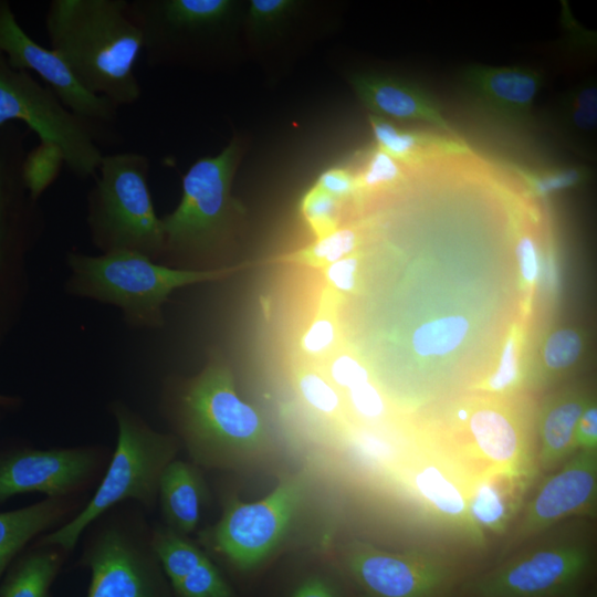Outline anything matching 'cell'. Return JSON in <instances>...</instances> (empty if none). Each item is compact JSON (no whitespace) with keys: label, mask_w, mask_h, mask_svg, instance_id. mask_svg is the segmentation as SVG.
<instances>
[{"label":"cell","mask_w":597,"mask_h":597,"mask_svg":"<svg viewBox=\"0 0 597 597\" xmlns=\"http://www.w3.org/2000/svg\"><path fill=\"white\" fill-rule=\"evenodd\" d=\"M353 449L367 462L380 468H392L395 471L401 462L400 452L390 441L364 428L353 431L350 436Z\"/></svg>","instance_id":"cell-35"},{"label":"cell","mask_w":597,"mask_h":597,"mask_svg":"<svg viewBox=\"0 0 597 597\" xmlns=\"http://www.w3.org/2000/svg\"><path fill=\"white\" fill-rule=\"evenodd\" d=\"M290 597H341V595L325 578L310 576L293 589Z\"/></svg>","instance_id":"cell-46"},{"label":"cell","mask_w":597,"mask_h":597,"mask_svg":"<svg viewBox=\"0 0 597 597\" xmlns=\"http://www.w3.org/2000/svg\"><path fill=\"white\" fill-rule=\"evenodd\" d=\"M584 174V170L576 168L547 171L534 177L533 184L538 191L547 193L576 185L583 180Z\"/></svg>","instance_id":"cell-45"},{"label":"cell","mask_w":597,"mask_h":597,"mask_svg":"<svg viewBox=\"0 0 597 597\" xmlns=\"http://www.w3.org/2000/svg\"><path fill=\"white\" fill-rule=\"evenodd\" d=\"M345 396L352 412L367 423L383 421L389 412L387 398L373 379L346 390Z\"/></svg>","instance_id":"cell-36"},{"label":"cell","mask_w":597,"mask_h":597,"mask_svg":"<svg viewBox=\"0 0 597 597\" xmlns=\"http://www.w3.org/2000/svg\"><path fill=\"white\" fill-rule=\"evenodd\" d=\"M160 503L170 530L181 535L193 532L200 521L205 484L189 463L171 460L158 483Z\"/></svg>","instance_id":"cell-22"},{"label":"cell","mask_w":597,"mask_h":597,"mask_svg":"<svg viewBox=\"0 0 597 597\" xmlns=\"http://www.w3.org/2000/svg\"><path fill=\"white\" fill-rule=\"evenodd\" d=\"M27 134L12 123L0 127V259L17 239L27 206L35 203L22 178Z\"/></svg>","instance_id":"cell-20"},{"label":"cell","mask_w":597,"mask_h":597,"mask_svg":"<svg viewBox=\"0 0 597 597\" xmlns=\"http://www.w3.org/2000/svg\"><path fill=\"white\" fill-rule=\"evenodd\" d=\"M522 324L514 328L505 341L500 357L490 375L475 392L511 396L517 395L522 385V366L520 359Z\"/></svg>","instance_id":"cell-28"},{"label":"cell","mask_w":597,"mask_h":597,"mask_svg":"<svg viewBox=\"0 0 597 597\" xmlns=\"http://www.w3.org/2000/svg\"><path fill=\"white\" fill-rule=\"evenodd\" d=\"M65 165L62 150L54 144L40 142L28 151L22 164V178L33 201H38Z\"/></svg>","instance_id":"cell-29"},{"label":"cell","mask_w":597,"mask_h":597,"mask_svg":"<svg viewBox=\"0 0 597 597\" xmlns=\"http://www.w3.org/2000/svg\"><path fill=\"white\" fill-rule=\"evenodd\" d=\"M64 513L65 504L53 498L0 513V580L23 548Z\"/></svg>","instance_id":"cell-23"},{"label":"cell","mask_w":597,"mask_h":597,"mask_svg":"<svg viewBox=\"0 0 597 597\" xmlns=\"http://www.w3.org/2000/svg\"><path fill=\"white\" fill-rule=\"evenodd\" d=\"M418 432L471 482L494 472L530 480L538 473L533 408L520 394L451 396L422 412Z\"/></svg>","instance_id":"cell-1"},{"label":"cell","mask_w":597,"mask_h":597,"mask_svg":"<svg viewBox=\"0 0 597 597\" xmlns=\"http://www.w3.org/2000/svg\"><path fill=\"white\" fill-rule=\"evenodd\" d=\"M314 185L338 201L350 197L357 190L356 177L344 168L323 171Z\"/></svg>","instance_id":"cell-43"},{"label":"cell","mask_w":597,"mask_h":597,"mask_svg":"<svg viewBox=\"0 0 597 597\" xmlns=\"http://www.w3.org/2000/svg\"><path fill=\"white\" fill-rule=\"evenodd\" d=\"M0 53L11 67L36 74L78 116L102 124L116 118L118 106L85 90L56 52L30 38L7 0H0Z\"/></svg>","instance_id":"cell-14"},{"label":"cell","mask_w":597,"mask_h":597,"mask_svg":"<svg viewBox=\"0 0 597 597\" xmlns=\"http://www.w3.org/2000/svg\"><path fill=\"white\" fill-rule=\"evenodd\" d=\"M238 147L195 161L182 178L178 207L161 219L165 244L197 247L221 227L229 211L230 185Z\"/></svg>","instance_id":"cell-13"},{"label":"cell","mask_w":597,"mask_h":597,"mask_svg":"<svg viewBox=\"0 0 597 597\" xmlns=\"http://www.w3.org/2000/svg\"><path fill=\"white\" fill-rule=\"evenodd\" d=\"M461 78L469 91L486 107L504 118L522 122L528 117L538 93L542 75L528 67H465Z\"/></svg>","instance_id":"cell-18"},{"label":"cell","mask_w":597,"mask_h":597,"mask_svg":"<svg viewBox=\"0 0 597 597\" xmlns=\"http://www.w3.org/2000/svg\"><path fill=\"white\" fill-rule=\"evenodd\" d=\"M14 121L24 123L40 142L56 145L75 176L86 178L98 170L104 124L70 111L48 86L11 67L0 53V127Z\"/></svg>","instance_id":"cell-8"},{"label":"cell","mask_w":597,"mask_h":597,"mask_svg":"<svg viewBox=\"0 0 597 597\" xmlns=\"http://www.w3.org/2000/svg\"><path fill=\"white\" fill-rule=\"evenodd\" d=\"M12 404H13V399L11 397L0 395V406H10Z\"/></svg>","instance_id":"cell-47"},{"label":"cell","mask_w":597,"mask_h":597,"mask_svg":"<svg viewBox=\"0 0 597 597\" xmlns=\"http://www.w3.org/2000/svg\"><path fill=\"white\" fill-rule=\"evenodd\" d=\"M115 415L117 443L100 486L76 516L42 540L43 545L71 551L84 530L115 504L129 499L153 502L159 478L171 461L172 442L124 408L118 407Z\"/></svg>","instance_id":"cell-5"},{"label":"cell","mask_w":597,"mask_h":597,"mask_svg":"<svg viewBox=\"0 0 597 597\" xmlns=\"http://www.w3.org/2000/svg\"><path fill=\"white\" fill-rule=\"evenodd\" d=\"M369 123L378 148L397 161H415L429 147L437 145L431 142V137L401 130L384 117L374 114L369 115Z\"/></svg>","instance_id":"cell-30"},{"label":"cell","mask_w":597,"mask_h":597,"mask_svg":"<svg viewBox=\"0 0 597 597\" xmlns=\"http://www.w3.org/2000/svg\"><path fill=\"white\" fill-rule=\"evenodd\" d=\"M576 450L597 451V406L591 400L583 411L575 430Z\"/></svg>","instance_id":"cell-44"},{"label":"cell","mask_w":597,"mask_h":597,"mask_svg":"<svg viewBox=\"0 0 597 597\" xmlns=\"http://www.w3.org/2000/svg\"><path fill=\"white\" fill-rule=\"evenodd\" d=\"M338 342V327L334 315L322 311L300 337V349L310 358L329 354Z\"/></svg>","instance_id":"cell-37"},{"label":"cell","mask_w":597,"mask_h":597,"mask_svg":"<svg viewBox=\"0 0 597 597\" xmlns=\"http://www.w3.org/2000/svg\"><path fill=\"white\" fill-rule=\"evenodd\" d=\"M582 597H596V596H595V594H593V593L590 591V593L587 594V595L584 594Z\"/></svg>","instance_id":"cell-49"},{"label":"cell","mask_w":597,"mask_h":597,"mask_svg":"<svg viewBox=\"0 0 597 597\" xmlns=\"http://www.w3.org/2000/svg\"><path fill=\"white\" fill-rule=\"evenodd\" d=\"M342 568L358 597H451L467 579L440 551H388L357 540L345 549Z\"/></svg>","instance_id":"cell-9"},{"label":"cell","mask_w":597,"mask_h":597,"mask_svg":"<svg viewBox=\"0 0 597 597\" xmlns=\"http://www.w3.org/2000/svg\"><path fill=\"white\" fill-rule=\"evenodd\" d=\"M172 588L178 597H233L231 587L209 557Z\"/></svg>","instance_id":"cell-34"},{"label":"cell","mask_w":597,"mask_h":597,"mask_svg":"<svg viewBox=\"0 0 597 597\" xmlns=\"http://www.w3.org/2000/svg\"><path fill=\"white\" fill-rule=\"evenodd\" d=\"M86 597H164L155 567L123 533L105 532L88 551Z\"/></svg>","instance_id":"cell-16"},{"label":"cell","mask_w":597,"mask_h":597,"mask_svg":"<svg viewBox=\"0 0 597 597\" xmlns=\"http://www.w3.org/2000/svg\"><path fill=\"white\" fill-rule=\"evenodd\" d=\"M463 597H465V596H463Z\"/></svg>","instance_id":"cell-50"},{"label":"cell","mask_w":597,"mask_h":597,"mask_svg":"<svg viewBox=\"0 0 597 597\" xmlns=\"http://www.w3.org/2000/svg\"><path fill=\"white\" fill-rule=\"evenodd\" d=\"M360 258L355 252L343 258L326 268L322 269L324 279L329 286L341 297L352 295L359 284Z\"/></svg>","instance_id":"cell-40"},{"label":"cell","mask_w":597,"mask_h":597,"mask_svg":"<svg viewBox=\"0 0 597 597\" xmlns=\"http://www.w3.org/2000/svg\"><path fill=\"white\" fill-rule=\"evenodd\" d=\"M401 483L422 509L475 551L486 547V534L470 511L469 478L419 432L396 469Z\"/></svg>","instance_id":"cell-11"},{"label":"cell","mask_w":597,"mask_h":597,"mask_svg":"<svg viewBox=\"0 0 597 597\" xmlns=\"http://www.w3.org/2000/svg\"><path fill=\"white\" fill-rule=\"evenodd\" d=\"M514 255L520 280L531 294L540 271L538 245L531 231H525L515 239Z\"/></svg>","instance_id":"cell-41"},{"label":"cell","mask_w":597,"mask_h":597,"mask_svg":"<svg viewBox=\"0 0 597 597\" xmlns=\"http://www.w3.org/2000/svg\"><path fill=\"white\" fill-rule=\"evenodd\" d=\"M307 475L282 479L264 498L230 500L209 533L212 548L235 567L247 570L263 563L281 543L306 493Z\"/></svg>","instance_id":"cell-10"},{"label":"cell","mask_w":597,"mask_h":597,"mask_svg":"<svg viewBox=\"0 0 597 597\" xmlns=\"http://www.w3.org/2000/svg\"><path fill=\"white\" fill-rule=\"evenodd\" d=\"M100 177L90 193L88 222L94 241L106 252L129 250L150 258L165 245L148 187L145 155H104Z\"/></svg>","instance_id":"cell-4"},{"label":"cell","mask_w":597,"mask_h":597,"mask_svg":"<svg viewBox=\"0 0 597 597\" xmlns=\"http://www.w3.org/2000/svg\"><path fill=\"white\" fill-rule=\"evenodd\" d=\"M350 84L357 97L374 115L426 122L454 135L439 105L417 85L374 73L354 74Z\"/></svg>","instance_id":"cell-17"},{"label":"cell","mask_w":597,"mask_h":597,"mask_svg":"<svg viewBox=\"0 0 597 597\" xmlns=\"http://www.w3.org/2000/svg\"><path fill=\"white\" fill-rule=\"evenodd\" d=\"M44 24L51 49L85 90L118 107L139 100L143 38L127 0H52Z\"/></svg>","instance_id":"cell-2"},{"label":"cell","mask_w":597,"mask_h":597,"mask_svg":"<svg viewBox=\"0 0 597 597\" xmlns=\"http://www.w3.org/2000/svg\"><path fill=\"white\" fill-rule=\"evenodd\" d=\"M593 400L583 389L559 391L543 404L537 417V467L551 473L577 450L575 430L579 417Z\"/></svg>","instance_id":"cell-19"},{"label":"cell","mask_w":597,"mask_h":597,"mask_svg":"<svg viewBox=\"0 0 597 597\" xmlns=\"http://www.w3.org/2000/svg\"><path fill=\"white\" fill-rule=\"evenodd\" d=\"M401 168L399 161L377 148L370 156L364 172L356 178L357 190H374L390 186L399 180Z\"/></svg>","instance_id":"cell-38"},{"label":"cell","mask_w":597,"mask_h":597,"mask_svg":"<svg viewBox=\"0 0 597 597\" xmlns=\"http://www.w3.org/2000/svg\"><path fill=\"white\" fill-rule=\"evenodd\" d=\"M182 415L189 443L203 461L253 454L268 440L264 418L239 396L230 369L221 364L208 366L189 384Z\"/></svg>","instance_id":"cell-7"},{"label":"cell","mask_w":597,"mask_h":597,"mask_svg":"<svg viewBox=\"0 0 597 597\" xmlns=\"http://www.w3.org/2000/svg\"><path fill=\"white\" fill-rule=\"evenodd\" d=\"M295 6L292 0H251L248 18L256 30L272 27Z\"/></svg>","instance_id":"cell-42"},{"label":"cell","mask_w":597,"mask_h":597,"mask_svg":"<svg viewBox=\"0 0 597 597\" xmlns=\"http://www.w3.org/2000/svg\"><path fill=\"white\" fill-rule=\"evenodd\" d=\"M295 384L302 399L316 412L326 416L341 412L343 400L338 390L320 373L301 369L295 375Z\"/></svg>","instance_id":"cell-33"},{"label":"cell","mask_w":597,"mask_h":597,"mask_svg":"<svg viewBox=\"0 0 597 597\" xmlns=\"http://www.w3.org/2000/svg\"><path fill=\"white\" fill-rule=\"evenodd\" d=\"M153 549L171 586L208 558L197 545L172 530L155 532Z\"/></svg>","instance_id":"cell-27"},{"label":"cell","mask_w":597,"mask_h":597,"mask_svg":"<svg viewBox=\"0 0 597 597\" xmlns=\"http://www.w3.org/2000/svg\"><path fill=\"white\" fill-rule=\"evenodd\" d=\"M359 234L352 228H338L333 233L306 247L283 254L275 260L282 263L324 269L327 265L354 254L359 245Z\"/></svg>","instance_id":"cell-26"},{"label":"cell","mask_w":597,"mask_h":597,"mask_svg":"<svg viewBox=\"0 0 597 597\" xmlns=\"http://www.w3.org/2000/svg\"><path fill=\"white\" fill-rule=\"evenodd\" d=\"M559 122L575 144H591L597 127V86L584 83L566 93L559 105Z\"/></svg>","instance_id":"cell-25"},{"label":"cell","mask_w":597,"mask_h":597,"mask_svg":"<svg viewBox=\"0 0 597 597\" xmlns=\"http://www.w3.org/2000/svg\"><path fill=\"white\" fill-rule=\"evenodd\" d=\"M84 449H20L0 457V503L29 492L60 499L82 485L94 469Z\"/></svg>","instance_id":"cell-15"},{"label":"cell","mask_w":597,"mask_h":597,"mask_svg":"<svg viewBox=\"0 0 597 597\" xmlns=\"http://www.w3.org/2000/svg\"><path fill=\"white\" fill-rule=\"evenodd\" d=\"M328 375L335 387L344 391L373 379L366 364L349 352L334 356L328 364Z\"/></svg>","instance_id":"cell-39"},{"label":"cell","mask_w":597,"mask_h":597,"mask_svg":"<svg viewBox=\"0 0 597 597\" xmlns=\"http://www.w3.org/2000/svg\"><path fill=\"white\" fill-rule=\"evenodd\" d=\"M533 480L494 472L474 478L470 485V511L476 525L503 535L520 514Z\"/></svg>","instance_id":"cell-21"},{"label":"cell","mask_w":597,"mask_h":597,"mask_svg":"<svg viewBox=\"0 0 597 597\" xmlns=\"http://www.w3.org/2000/svg\"><path fill=\"white\" fill-rule=\"evenodd\" d=\"M423 292H425V293H431L432 291L425 290V291H422V293H423ZM433 293L440 294L441 291H439V290H433Z\"/></svg>","instance_id":"cell-48"},{"label":"cell","mask_w":597,"mask_h":597,"mask_svg":"<svg viewBox=\"0 0 597 597\" xmlns=\"http://www.w3.org/2000/svg\"><path fill=\"white\" fill-rule=\"evenodd\" d=\"M584 521L572 519L554 526L468 577L459 590L465 597H582L595 559Z\"/></svg>","instance_id":"cell-3"},{"label":"cell","mask_w":597,"mask_h":597,"mask_svg":"<svg viewBox=\"0 0 597 597\" xmlns=\"http://www.w3.org/2000/svg\"><path fill=\"white\" fill-rule=\"evenodd\" d=\"M298 210L315 239H322L339 228L341 201L315 185L302 196Z\"/></svg>","instance_id":"cell-31"},{"label":"cell","mask_w":597,"mask_h":597,"mask_svg":"<svg viewBox=\"0 0 597 597\" xmlns=\"http://www.w3.org/2000/svg\"><path fill=\"white\" fill-rule=\"evenodd\" d=\"M60 567L61 556L55 551L19 555L0 580V597H48Z\"/></svg>","instance_id":"cell-24"},{"label":"cell","mask_w":597,"mask_h":597,"mask_svg":"<svg viewBox=\"0 0 597 597\" xmlns=\"http://www.w3.org/2000/svg\"><path fill=\"white\" fill-rule=\"evenodd\" d=\"M70 264L78 291L121 306L128 320L138 325H156L160 306L174 290L214 281L234 271L170 269L129 250H114L101 256L71 254Z\"/></svg>","instance_id":"cell-6"},{"label":"cell","mask_w":597,"mask_h":597,"mask_svg":"<svg viewBox=\"0 0 597 597\" xmlns=\"http://www.w3.org/2000/svg\"><path fill=\"white\" fill-rule=\"evenodd\" d=\"M596 503L597 451L577 450L538 484L496 562L567 520L594 517Z\"/></svg>","instance_id":"cell-12"},{"label":"cell","mask_w":597,"mask_h":597,"mask_svg":"<svg viewBox=\"0 0 597 597\" xmlns=\"http://www.w3.org/2000/svg\"><path fill=\"white\" fill-rule=\"evenodd\" d=\"M584 335L576 328L562 327L551 332L542 346V360L549 376L572 368L584 352Z\"/></svg>","instance_id":"cell-32"}]
</instances>
